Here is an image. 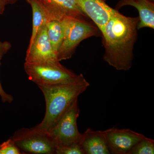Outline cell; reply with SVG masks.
Here are the masks:
<instances>
[{"instance_id":"52a82bcc","label":"cell","mask_w":154,"mask_h":154,"mask_svg":"<svg viewBox=\"0 0 154 154\" xmlns=\"http://www.w3.org/2000/svg\"><path fill=\"white\" fill-rule=\"evenodd\" d=\"M110 154H127L133 147L147 137L130 129L115 127L103 131Z\"/></svg>"},{"instance_id":"8fae6325","label":"cell","mask_w":154,"mask_h":154,"mask_svg":"<svg viewBox=\"0 0 154 154\" xmlns=\"http://www.w3.org/2000/svg\"><path fill=\"white\" fill-rule=\"evenodd\" d=\"M79 143L85 154H110L103 131L88 128L82 134Z\"/></svg>"},{"instance_id":"7a4b0ae2","label":"cell","mask_w":154,"mask_h":154,"mask_svg":"<svg viewBox=\"0 0 154 154\" xmlns=\"http://www.w3.org/2000/svg\"><path fill=\"white\" fill-rule=\"evenodd\" d=\"M90 85L83 76L72 83L38 87L44 95L46 110L43 120L34 128L48 133Z\"/></svg>"},{"instance_id":"d6986e66","label":"cell","mask_w":154,"mask_h":154,"mask_svg":"<svg viewBox=\"0 0 154 154\" xmlns=\"http://www.w3.org/2000/svg\"><path fill=\"white\" fill-rule=\"evenodd\" d=\"M17 0H0V15L4 14L6 6L15 2Z\"/></svg>"},{"instance_id":"8992f818","label":"cell","mask_w":154,"mask_h":154,"mask_svg":"<svg viewBox=\"0 0 154 154\" xmlns=\"http://www.w3.org/2000/svg\"><path fill=\"white\" fill-rule=\"evenodd\" d=\"M79 114L77 99L48 133L55 142L57 146L79 143L82 136L77 125V119Z\"/></svg>"},{"instance_id":"7c38bea8","label":"cell","mask_w":154,"mask_h":154,"mask_svg":"<svg viewBox=\"0 0 154 154\" xmlns=\"http://www.w3.org/2000/svg\"><path fill=\"white\" fill-rule=\"evenodd\" d=\"M128 5L134 7L138 11L137 30L144 28L154 29V2L149 0H119L115 9L118 11Z\"/></svg>"},{"instance_id":"9c48e42d","label":"cell","mask_w":154,"mask_h":154,"mask_svg":"<svg viewBox=\"0 0 154 154\" xmlns=\"http://www.w3.org/2000/svg\"><path fill=\"white\" fill-rule=\"evenodd\" d=\"M80 8L101 30L111 17L118 13L104 0H77Z\"/></svg>"},{"instance_id":"ac0fdd59","label":"cell","mask_w":154,"mask_h":154,"mask_svg":"<svg viewBox=\"0 0 154 154\" xmlns=\"http://www.w3.org/2000/svg\"><path fill=\"white\" fill-rule=\"evenodd\" d=\"M0 154H22L20 150L10 138L0 144Z\"/></svg>"},{"instance_id":"30bf717a","label":"cell","mask_w":154,"mask_h":154,"mask_svg":"<svg viewBox=\"0 0 154 154\" xmlns=\"http://www.w3.org/2000/svg\"><path fill=\"white\" fill-rule=\"evenodd\" d=\"M51 20L70 17L85 20L87 18L77 0H42Z\"/></svg>"},{"instance_id":"5b68a950","label":"cell","mask_w":154,"mask_h":154,"mask_svg":"<svg viewBox=\"0 0 154 154\" xmlns=\"http://www.w3.org/2000/svg\"><path fill=\"white\" fill-rule=\"evenodd\" d=\"M22 154H55L56 144L48 133L20 128L11 137Z\"/></svg>"},{"instance_id":"9a60e30c","label":"cell","mask_w":154,"mask_h":154,"mask_svg":"<svg viewBox=\"0 0 154 154\" xmlns=\"http://www.w3.org/2000/svg\"><path fill=\"white\" fill-rule=\"evenodd\" d=\"M154 154V140L147 137L140 141L131 149L127 154Z\"/></svg>"},{"instance_id":"277c9868","label":"cell","mask_w":154,"mask_h":154,"mask_svg":"<svg viewBox=\"0 0 154 154\" xmlns=\"http://www.w3.org/2000/svg\"><path fill=\"white\" fill-rule=\"evenodd\" d=\"M98 30L85 19L66 17L64 36L57 53V60L71 58L78 45L86 38L97 35Z\"/></svg>"},{"instance_id":"e0dca14e","label":"cell","mask_w":154,"mask_h":154,"mask_svg":"<svg viewBox=\"0 0 154 154\" xmlns=\"http://www.w3.org/2000/svg\"><path fill=\"white\" fill-rule=\"evenodd\" d=\"M55 154H85L79 143L63 146H58Z\"/></svg>"},{"instance_id":"5bb4252c","label":"cell","mask_w":154,"mask_h":154,"mask_svg":"<svg viewBox=\"0 0 154 154\" xmlns=\"http://www.w3.org/2000/svg\"><path fill=\"white\" fill-rule=\"evenodd\" d=\"M66 17L62 19H52L46 24L48 39L56 54L64 36Z\"/></svg>"},{"instance_id":"2e32d148","label":"cell","mask_w":154,"mask_h":154,"mask_svg":"<svg viewBox=\"0 0 154 154\" xmlns=\"http://www.w3.org/2000/svg\"><path fill=\"white\" fill-rule=\"evenodd\" d=\"M12 45L10 42L8 41L2 42L0 41V66L1 64V60L4 55L11 49ZM0 96L3 102L11 103L14 100V97L10 94H7L1 84L0 81Z\"/></svg>"},{"instance_id":"3957f363","label":"cell","mask_w":154,"mask_h":154,"mask_svg":"<svg viewBox=\"0 0 154 154\" xmlns=\"http://www.w3.org/2000/svg\"><path fill=\"white\" fill-rule=\"evenodd\" d=\"M24 69L29 79L38 87L72 83L83 76L75 73L58 60L38 63L25 62Z\"/></svg>"},{"instance_id":"ba28073f","label":"cell","mask_w":154,"mask_h":154,"mask_svg":"<svg viewBox=\"0 0 154 154\" xmlns=\"http://www.w3.org/2000/svg\"><path fill=\"white\" fill-rule=\"evenodd\" d=\"M57 60L48 36L46 25L36 34L34 40L28 45L25 62L38 63Z\"/></svg>"},{"instance_id":"ffe728a7","label":"cell","mask_w":154,"mask_h":154,"mask_svg":"<svg viewBox=\"0 0 154 154\" xmlns=\"http://www.w3.org/2000/svg\"><path fill=\"white\" fill-rule=\"evenodd\" d=\"M149 1H150V2H154V0H149Z\"/></svg>"},{"instance_id":"6da1fadb","label":"cell","mask_w":154,"mask_h":154,"mask_svg":"<svg viewBox=\"0 0 154 154\" xmlns=\"http://www.w3.org/2000/svg\"><path fill=\"white\" fill-rule=\"evenodd\" d=\"M139 21L138 17H126L118 12L100 30L105 49L103 59L117 70L128 71L132 66Z\"/></svg>"},{"instance_id":"44dd1931","label":"cell","mask_w":154,"mask_h":154,"mask_svg":"<svg viewBox=\"0 0 154 154\" xmlns=\"http://www.w3.org/2000/svg\"><path fill=\"white\" fill-rule=\"evenodd\" d=\"M104 1H105H105H106V0H104Z\"/></svg>"},{"instance_id":"4fadbf2b","label":"cell","mask_w":154,"mask_h":154,"mask_svg":"<svg viewBox=\"0 0 154 154\" xmlns=\"http://www.w3.org/2000/svg\"><path fill=\"white\" fill-rule=\"evenodd\" d=\"M26 1L30 5L33 14L32 34L28 45H30L33 42L39 30L51 19L42 0Z\"/></svg>"}]
</instances>
